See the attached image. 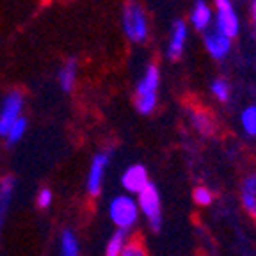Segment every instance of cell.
Listing matches in <instances>:
<instances>
[{
    "label": "cell",
    "mask_w": 256,
    "mask_h": 256,
    "mask_svg": "<svg viewBox=\"0 0 256 256\" xmlns=\"http://www.w3.org/2000/svg\"><path fill=\"white\" fill-rule=\"evenodd\" d=\"M160 73L155 64H150L144 75L140 76L139 84L134 92V105L140 114H152L156 107V96H158Z\"/></svg>",
    "instance_id": "cell-1"
},
{
    "label": "cell",
    "mask_w": 256,
    "mask_h": 256,
    "mask_svg": "<svg viewBox=\"0 0 256 256\" xmlns=\"http://www.w3.org/2000/svg\"><path fill=\"white\" fill-rule=\"evenodd\" d=\"M124 36L132 43H146L150 34L148 16L144 12L142 6L136 0H128L123 8V16H121Z\"/></svg>",
    "instance_id": "cell-2"
},
{
    "label": "cell",
    "mask_w": 256,
    "mask_h": 256,
    "mask_svg": "<svg viewBox=\"0 0 256 256\" xmlns=\"http://www.w3.org/2000/svg\"><path fill=\"white\" fill-rule=\"evenodd\" d=\"M108 217L114 222V226H118V230H123V232L132 230L139 219L137 201L128 194L112 198V201L108 203Z\"/></svg>",
    "instance_id": "cell-3"
},
{
    "label": "cell",
    "mask_w": 256,
    "mask_h": 256,
    "mask_svg": "<svg viewBox=\"0 0 256 256\" xmlns=\"http://www.w3.org/2000/svg\"><path fill=\"white\" fill-rule=\"evenodd\" d=\"M137 206L139 212L146 216L150 222V228L153 232H158L162 226V212H160V196L155 185L150 182L142 190L137 194Z\"/></svg>",
    "instance_id": "cell-4"
},
{
    "label": "cell",
    "mask_w": 256,
    "mask_h": 256,
    "mask_svg": "<svg viewBox=\"0 0 256 256\" xmlns=\"http://www.w3.org/2000/svg\"><path fill=\"white\" fill-rule=\"evenodd\" d=\"M24 94L22 91L14 89V91H9L2 100L0 105V136L4 137L8 134V130L16 123V121L22 118V112H24Z\"/></svg>",
    "instance_id": "cell-5"
},
{
    "label": "cell",
    "mask_w": 256,
    "mask_h": 256,
    "mask_svg": "<svg viewBox=\"0 0 256 256\" xmlns=\"http://www.w3.org/2000/svg\"><path fill=\"white\" fill-rule=\"evenodd\" d=\"M108 162H110V152H98L92 156L88 172V180H86V188H88V194L91 198L100 196Z\"/></svg>",
    "instance_id": "cell-6"
},
{
    "label": "cell",
    "mask_w": 256,
    "mask_h": 256,
    "mask_svg": "<svg viewBox=\"0 0 256 256\" xmlns=\"http://www.w3.org/2000/svg\"><path fill=\"white\" fill-rule=\"evenodd\" d=\"M217 6V25L222 34L232 40L238 34V16L235 12L232 0H216Z\"/></svg>",
    "instance_id": "cell-7"
},
{
    "label": "cell",
    "mask_w": 256,
    "mask_h": 256,
    "mask_svg": "<svg viewBox=\"0 0 256 256\" xmlns=\"http://www.w3.org/2000/svg\"><path fill=\"white\" fill-rule=\"evenodd\" d=\"M150 184L148 180V171L142 164H134L126 168V171L121 176V185L126 192L130 194H139L146 185Z\"/></svg>",
    "instance_id": "cell-8"
},
{
    "label": "cell",
    "mask_w": 256,
    "mask_h": 256,
    "mask_svg": "<svg viewBox=\"0 0 256 256\" xmlns=\"http://www.w3.org/2000/svg\"><path fill=\"white\" fill-rule=\"evenodd\" d=\"M16 188V178L12 174H6L0 178V233L4 230L6 219H8L9 208L12 203Z\"/></svg>",
    "instance_id": "cell-9"
},
{
    "label": "cell",
    "mask_w": 256,
    "mask_h": 256,
    "mask_svg": "<svg viewBox=\"0 0 256 256\" xmlns=\"http://www.w3.org/2000/svg\"><path fill=\"white\" fill-rule=\"evenodd\" d=\"M204 44H206V50L210 52V56L216 57V59H222V57L228 56L230 46H232V40L216 27L214 30L206 32Z\"/></svg>",
    "instance_id": "cell-10"
},
{
    "label": "cell",
    "mask_w": 256,
    "mask_h": 256,
    "mask_svg": "<svg viewBox=\"0 0 256 256\" xmlns=\"http://www.w3.org/2000/svg\"><path fill=\"white\" fill-rule=\"evenodd\" d=\"M185 41H187V24L184 20H176L171 28V38L168 44L169 59H178L184 54Z\"/></svg>",
    "instance_id": "cell-11"
},
{
    "label": "cell",
    "mask_w": 256,
    "mask_h": 256,
    "mask_svg": "<svg viewBox=\"0 0 256 256\" xmlns=\"http://www.w3.org/2000/svg\"><path fill=\"white\" fill-rule=\"evenodd\" d=\"M76 76H78V60L68 59L60 66L59 73H57V82H59L60 91L72 92L73 89H75Z\"/></svg>",
    "instance_id": "cell-12"
},
{
    "label": "cell",
    "mask_w": 256,
    "mask_h": 256,
    "mask_svg": "<svg viewBox=\"0 0 256 256\" xmlns=\"http://www.w3.org/2000/svg\"><path fill=\"white\" fill-rule=\"evenodd\" d=\"M190 22L198 30H206L208 28V25L212 22V11H210L204 0H196V4L192 8Z\"/></svg>",
    "instance_id": "cell-13"
},
{
    "label": "cell",
    "mask_w": 256,
    "mask_h": 256,
    "mask_svg": "<svg viewBox=\"0 0 256 256\" xmlns=\"http://www.w3.org/2000/svg\"><path fill=\"white\" fill-rule=\"evenodd\" d=\"M242 203L256 220V174H249L242 184Z\"/></svg>",
    "instance_id": "cell-14"
},
{
    "label": "cell",
    "mask_w": 256,
    "mask_h": 256,
    "mask_svg": "<svg viewBox=\"0 0 256 256\" xmlns=\"http://www.w3.org/2000/svg\"><path fill=\"white\" fill-rule=\"evenodd\" d=\"M59 249H60V256H80L78 240H76V235L72 230H64L60 233Z\"/></svg>",
    "instance_id": "cell-15"
},
{
    "label": "cell",
    "mask_w": 256,
    "mask_h": 256,
    "mask_svg": "<svg viewBox=\"0 0 256 256\" xmlns=\"http://www.w3.org/2000/svg\"><path fill=\"white\" fill-rule=\"evenodd\" d=\"M126 240H128V232L116 230L114 235L108 238L107 246H105V256H120L124 244H126Z\"/></svg>",
    "instance_id": "cell-16"
},
{
    "label": "cell",
    "mask_w": 256,
    "mask_h": 256,
    "mask_svg": "<svg viewBox=\"0 0 256 256\" xmlns=\"http://www.w3.org/2000/svg\"><path fill=\"white\" fill-rule=\"evenodd\" d=\"M25 132H27V120L22 116L20 120L16 121V123L12 124L11 128H9L8 134L4 136L6 144H8V146H14V144H18L22 139H24Z\"/></svg>",
    "instance_id": "cell-17"
},
{
    "label": "cell",
    "mask_w": 256,
    "mask_h": 256,
    "mask_svg": "<svg viewBox=\"0 0 256 256\" xmlns=\"http://www.w3.org/2000/svg\"><path fill=\"white\" fill-rule=\"evenodd\" d=\"M120 256H148V251L144 248L142 240L139 236H134V238L126 240V244H124Z\"/></svg>",
    "instance_id": "cell-18"
},
{
    "label": "cell",
    "mask_w": 256,
    "mask_h": 256,
    "mask_svg": "<svg viewBox=\"0 0 256 256\" xmlns=\"http://www.w3.org/2000/svg\"><path fill=\"white\" fill-rule=\"evenodd\" d=\"M242 126H244V130L249 136H256V107L254 105L244 108V112H242Z\"/></svg>",
    "instance_id": "cell-19"
},
{
    "label": "cell",
    "mask_w": 256,
    "mask_h": 256,
    "mask_svg": "<svg viewBox=\"0 0 256 256\" xmlns=\"http://www.w3.org/2000/svg\"><path fill=\"white\" fill-rule=\"evenodd\" d=\"M212 92L217 100L226 102L228 100V96H230V84L224 78H216L212 82Z\"/></svg>",
    "instance_id": "cell-20"
},
{
    "label": "cell",
    "mask_w": 256,
    "mask_h": 256,
    "mask_svg": "<svg viewBox=\"0 0 256 256\" xmlns=\"http://www.w3.org/2000/svg\"><path fill=\"white\" fill-rule=\"evenodd\" d=\"M52 201H54V192L50 190L48 187H43L40 192H38V196H36L38 208H41V210H46V208L52 204Z\"/></svg>",
    "instance_id": "cell-21"
},
{
    "label": "cell",
    "mask_w": 256,
    "mask_h": 256,
    "mask_svg": "<svg viewBox=\"0 0 256 256\" xmlns=\"http://www.w3.org/2000/svg\"><path fill=\"white\" fill-rule=\"evenodd\" d=\"M192 198H194V201H196L198 204H201V206H206V204L212 203V192L208 190L206 187L194 188V194H192Z\"/></svg>",
    "instance_id": "cell-22"
},
{
    "label": "cell",
    "mask_w": 256,
    "mask_h": 256,
    "mask_svg": "<svg viewBox=\"0 0 256 256\" xmlns=\"http://www.w3.org/2000/svg\"><path fill=\"white\" fill-rule=\"evenodd\" d=\"M192 120H194V124L200 128V132H203V134L212 132V121L208 120V116L204 114V112H198V114H194Z\"/></svg>",
    "instance_id": "cell-23"
},
{
    "label": "cell",
    "mask_w": 256,
    "mask_h": 256,
    "mask_svg": "<svg viewBox=\"0 0 256 256\" xmlns=\"http://www.w3.org/2000/svg\"><path fill=\"white\" fill-rule=\"evenodd\" d=\"M252 12H254V22H256V0H254V4H252Z\"/></svg>",
    "instance_id": "cell-24"
}]
</instances>
